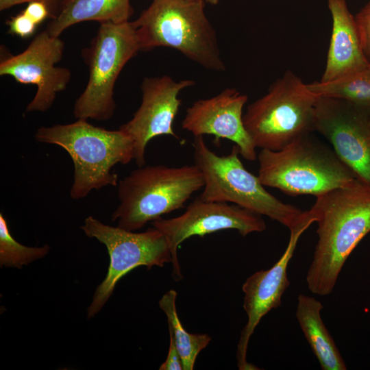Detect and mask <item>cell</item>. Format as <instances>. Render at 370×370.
<instances>
[{"instance_id": "20", "label": "cell", "mask_w": 370, "mask_h": 370, "mask_svg": "<svg viewBox=\"0 0 370 370\" xmlns=\"http://www.w3.org/2000/svg\"><path fill=\"white\" fill-rule=\"evenodd\" d=\"M307 86L319 97L348 101L370 114V66L334 81L314 82Z\"/></svg>"}, {"instance_id": "17", "label": "cell", "mask_w": 370, "mask_h": 370, "mask_svg": "<svg viewBox=\"0 0 370 370\" xmlns=\"http://www.w3.org/2000/svg\"><path fill=\"white\" fill-rule=\"evenodd\" d=\"M321 302L304 294L297 297L295 317L322 370H346L334 340L321 317Z\"/></svg>"}, {"instance_id": "23", "label": "cell", "mask_w": 370, "mask_h": 370, "mask_svg": "<svg viewBox=\"0 0 370 370\" xmlns=\"http://www.w3.org/2000/svg\"><path fill=\"white\" fill-rule=\"evenodd\" d=\"M9 32L21 38L32 36L37 25L23 12L12 17L8 22Z\"/></svg>"}, {"instance_id": "16", "label": "cell", "mask_w": 370, "mask_h": 370, "mask_svg": "<svg viewBox=\"0 0 370 370\" xmlns=\"http://www.w3.org/2000/svg\"><path fill=\"white\" fill-rule=\"evenodd\" d=\"M332 29L326 65L321 82L334 81L370 66L360 41L355 17L346 0H327Z\"/></svg>"}, {"instance_id": "28", "label": "cell", "mask_w": 370, "mask_h": 370, "mask_svg": "<svg viewBox=\"0 0 370 370\" xmlns=\"http://www.w3.org/2000/svg\"><path fill=\"white\" fill-rule=\"evenodd\" d=\"M369 122H370V114H369Z\"/></svg>"}, {"instance_id": "19", "label": "cell", "mask_w": 370, "mask_h": 370, "mask_svg": "<svg viewBox=\"0 0 370 370\" xmlns=\"http://www.w3.org/2000/svg\"><path fill=\"white\" fill-rule=\"evenodd\" d=\"M177 292L169 290L159 301V306L167 317L171 332L181 356L183 370H193L198 354L207 347L211 337L207 334H191L183 327L176 309Z\"/></svg>"}, {"instance_id": "3", "label": "cell", "mask_w": 370, "mask_h": 370, "mask_svg": "<svg viewBox=\"0 0 370 370\" xmlns=\"http://www.w3.org/2000/svg\"><path fill=\"white\" fill-rule=\"evenodd\" d=\"M194 164L201 171L204 186L199 197L205 201L230 202L287 227L290 232L314 222L309 210L283 203L269 193L258 176L247 171L234 145L230 153L219 156L208 147L203 136L193 142Z\"/></svg>"}, {"instance_id": "13", "label": "cell", "mask_w": 370, "mask_h": 370, "mask_svg": "<svg viewBox=\"0 0 370 370\" xmlns=\"http://www.w3.org/2000/svg\"><path fill=\"white\" fill-rule=\"evenodd\" d=\"M195 84L191 79L176 82L166 75L144 78L140 106L133 117L119 127L134 140V160L138 166L146 163V148L151 139L163 135L178 138L173 128L182 104L178 95Z\"/></svg>"}, {"instance_id": "11", "label": "cell", "mask_w": 370, "mask_h": 370, "mask_svg": "<svg viewBox=\"0 0 370 370\" xmlns=\"http://www.w3.org/2000/svg\"><path fill=\"white\" fill-rule=\"evenodd\" d=\"M314 128L357 178L370 185V122L367 112L338 99L318 97Z\"/></svg>"}, {"instance_id": "4", "label": "cell", "mask_w": 370, "mask_h": 370, "mask_svg": "<svg viewBox=\"0 0 370 370\" xmlns=\"http://www.w3.org/2000/svg\"><path fill=\"white\" fill-rule=\"evenodd\" d=\"M196 0H152L134 21L140 51L170 47L204 69L222 72L216 31Z\"/></svg>"}, {"instance_id": "8", "label": "cell", "mask_w": 370, "mask_h": 370, "mask_svg": "<svg viewBox=\"0 0 370 370\" xmlns=\"http://www.w3.org/2000/svg\"><path fill=\"white\" fill-rule=\"evenodd\" d=\"M139 51L134 21L100 23L90 47L84 52L89 77L74 104L73 114L77 119L107 121L113 116L115 82L124 66Z\"/></svg>"}, {"instance_id": "24", "label": "cell", "mask_w": 370, "mask_h": 370, "mask_svg": "<svg viewBox=\"0 0 370 370\" xmlns=\"http://www.w3.org/2000/svg\"><path fill=\"white\" fill-rule=\"evenodd\" d=\"M169 333V346L166 358L160 366V370H182L183 365L181 356L175 345L173 336Z\"/></svg>"}, {"instance_id": "15", "label": "cell", "mask_w": 370, "mask_h": 370, "mask_svg": "<svg viewBox=\"0 0 370 370\" xmlns=\"http://www.w3.org/2000/svg\"><path fill=\"white\" fill-rule=\"evenodd\" d=\"M308 226L291 232L288 245L280 258L267 270L258 271L247 278L242 286L244 293L243 308L247 321L243 328L236 350L238 369H257L247 361L249 339L264 316L280 307L282 297L290 285L287 269L299 238Z\"/></svg>"}, {"instance_id": "12", "label": "cell", "mask_w": 370, "mask_h": 370, "mask_svg": "<svg viewBox=\"0 0 370 370\" xmlns=\"http://www.w3.org/2000/svg\"><path fill=\"white\" fill-rule=\"evenodd\" d=\"M64 49V42L45 29L23 52L1 61L0 75H10L18 83L37 86L26 108L27 112L47 110L57 94L66 89L71 80V71L56 66L62 58Z\"/></svg>"}, {"instance_id": "21", "label": "cell", "mask_w": 370, "mask_h": 370, "mask_svg": "<svg viewBox=\"0 0 370 370\" xmlns=\"http://www.w3.org/2000/svg\"><path fill=\"white\" fill-rule=\"evenodd\" d=\"M50 247H27L18 243L11 235L2 212L0 213V265L2 267L22 269L23 265L45 257Z\"/></svg>"}, {"instance_id": "1", "label": "cell", "mask_w": 370, "mask_h": 370, "mask_svg": "<svg viewBox=\"0 0 370 370\" xmlns=\"http://www.w3.org/2000/svg\"><path fill=\"white\" fill-rule=\"evenodd\" d=\"M309 212L317 223V243L306 281L310 291L327 296L347 259L370 232V185L359 179L316 197Z\"/></svg>"}, {"instance_id": "5", "label": "cell", "mask_w": 370, "mask_h": 370, "mask_svg": "<svg viewBox=\"0 0 370 370\" xmlns=\"http://www.w3.org/2000/svg\"><path fill=\"white\" fill-rule=\"evenodd\" d=\"M204 180L195 165L138 166L118 182L119 204L112 214L117 227L136 231L148 222L181 209L203 188Z\"/></svg>"}, {"instance_id": "6", "label": "cell", "mask_w": 370, "mask_h": 370, "mask_svg": "<svg viewBox=\"0 0 370 370\" xmlns=\"http://www.w3.org/2000/svg\"><path fill=\"white\" fill-rule=\"evenodd\" d=\"M258 159V176L262 184L291 196L317 197L357 179L334 150L311 133L278 151L261 149Z\"/></svg>"}, {"instance_id": "18", "label": "cell", "mask_w": 370, "mask_h": 370, "mask_svg": "<svg viewBox=\"0 0 370 370\" xmlns=\"http://www.w3.org/2000/svg\"><path fill=\"white\" fill-rule=\"evenodd\" d=\"M132 12L130 0H64L45 30L59 37L68 27L83 21L127 22Z\"/></svg>"}, {"instance_id": "2", "label": "cell", "mask_w": 370, "mask_h": 370, "mask_svg": "<svg viewBox=\"0 0 370 370\" xmlns=\"http://www.w3.org/2000/svg\"><path fill=\"white\" fill-rule=\"evenodd\" d=\"M35 139L60 146L71 156L74 173L70 195L74 199H82L95 189L117 186L119 176L112 168L127 164L134 157V143L127 133L120 128L97 127L84 119L40 127Z\"/></svg>"}, {"instance_id": "26", "label": "cell", "mask_w": 370, "mask_h": 370, "mask_svg": "<svg viewBox=\"0 0 370 370\" xmlns=\"http://www.w3.org/2000/svg\"><path fill=\"white\" fill-rule=\"evenodd\" d=\"M64 0H0V10H5L12 6L32 1H40L45 3L51 12H58Z\"/></svg>"}, {"instance_id": "22", "label": "cell", "mask_w": 370, "mask_h": 370, "mask_svg": "<svg viewBox=\"0 0 370 370\" xmlns=\"http://www.w3.org/2000/svg\"><path fill=\"white\" fill-rule=\"evenodd\" d=\"M354 17L365 55L370 63V0Z\"/></svg>"}, {"instance_id": "14", "label": "cell", "mask_w": 370, "mask_h": 370, "mask_svg": "<svg viewBox=\"0 0 370 370\" xmlns=\"http://www.w3.org/2000/svg\"><path fill=\"white\" fill-rule=\"evenodd\" d=\"M247 99L236 88H227L212 97L199 99L186 109L182 127L194 136L207 134L214 136L216 142L221 138L231 140L245 159L254 161L256 147L243 122V109Z\"/></svg>"}, {"instance_id": "9", "label": "cell", "mask_w": 370, "mask_h": 370, "mask_svg": "<svg viewBox=\"0 0 370 370\" xmlns=\"http://www.w3.org/2000/svg\"><path fill=\"white\" fill-rule=\"evenodd\" d=\"M89 238L105 245L110 256L106 277L98 286L88 308V318L94 317L112 294L119 280L132 269L145 266L162 267L172 262V254L165 235L155 227L134 232L106 225L92 216L80 227Z\"/></svg>"}, {"instance_id": "10", "label": "cell", "mask_w": 370, "mask_h": 370, "mask_svg": "<svg viewBox=\"0 0 370 370\" xmlns=\"http://www.w3.org/2000/svg\"><path fill=\"white\" fill-rule=\"evenodd\" d=\"M166 236L171 251L173 275L182 278L177 257L180 245L193 236L236 230L242 236L253 232H261L267 225L261 215L227 202L205 201L199 197L188 204L185 212L171 219L160 218L151 222Z\"/></svg>"}, {"instance_id": "25", "label": "cell", "mask_w": 370, "mask_h": 370, "mask_svg": "<svg viewBox=\"0 0 370 370\" xmlns=\"http://www.w3.org/2000/svg\"><path fill=\"white\" fill-rule=\"evenodd\" d=\"M23 12L37 25L41 23L50 14L48 7L40 1L28 3Z\"/></svg>"}, {"instance_id": "27", "label": "cell", "mask_w": 370, "mask_h": 370, "mask_svg": "<svg viewBox=\"0 0 370 370\" xmlns=\"http://www.w3.org/2000/svg\"><path fill=\"white\" fill-rule=\"evenodd\" d=\"M196 1H201L204 3L211 4V5H217L219 2V0H196Z\"/></svg>"}, {"instance_id": "7", "label": "cell", "mask_w": 370, "mask_h": 370, "mask_svg": "<svg viewBox=\"0 0 370 370\" xmlns=\"http://www.w3.org/2000/svg\"><path fill=\"white\" fill-rule=\"evenodd\" d=\"M318 95L303 81L287 71L267 92L247 106L245 127L255 146L278 151L314 128Z\"/></svg>"}]
</instances>
